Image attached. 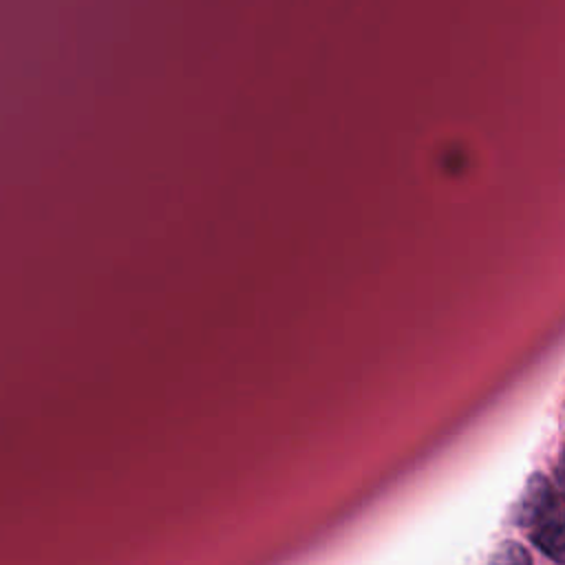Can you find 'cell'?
<instances>
[{"label":"cell","instance_id":"7a4b0ae2","mask_svg":"<svg viewBox=\"0 0 565 565\" xmlns=\"http://www.w3.org/2000/svg\"><path fill=\"white\" fill-rule=\"evenodd\" d=\"M488 565H532V558L523 545L503 543L492 552Z\"/></svg>","mask_w":565,"mask_h":565},{"label":"cell","instance_id":"6da1fadb","mask_svg":"<svg viewBox=\"0 0 565 565\" xmlns=\"http://www.w3.org/2000/svg\"><path fill=\"white\" fill-rule=\"evenodd\" d=\"M521 521L527 525L530 539L543 550L550 558L563 561V514L558 497L552 494L550 486L541 483L530 488L527 499L523 503Z\"/></svg>","mask_w":565,"mask_h":565}]
</instances>
